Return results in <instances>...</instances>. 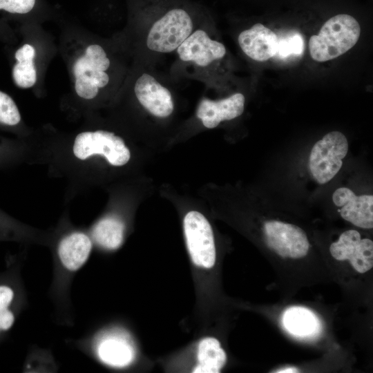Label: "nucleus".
Instances as JSON below:
<instances>
[{"instance_id": "nucleus-1", "label": "nucleus", "mask_w": 373, "mask_h": 373, "mask_svg": "<svg viewBox=\"0 0 373 373\" xmlns=\"http://www.w3.org/2000/svg\"><path fill=\"white\" fill-rule=\"evenodd\" d=\"M360 34L355 18L347 14L335 15L323 24L318 35L310 37V55L320 62L334 59L354 47Z\"/></svg>"}, {"instance_id": "nucleus-2", "label": "nucleus", "mask_w": 373, "mask_h": 373, "mask_svg": "<svg viewBox=\"0 0 373 373\" xmlns=\"http://www.w3.org/2000/svg\"><path fill=\"white\" fill-rule=\"evenodd\" d=\"M193 30V18L186 10L171 9L157 18L149 28L146 48L157 53L173 52Z\"/></svg>"}, {"instance_id": "nucleus-3", "label": "nucleus", "mask_w": 373, "mask_h": 373, "mask_svg": "<svg viewBox=\"0 0 373 373\" xmlns=\"http://www.w3.org/2000/svg\"><path fill=\"white\" fill-rule=\"evenodd\" d=\"M348 152V141L340 131H331L313 146L309 169L314 179L324 184L333 179L343 165Z\"/></svg>"}, {"instance_id": "nucleus-4", "label": "nucleus", "mask_w": 373, "mask_h": 373, "mask_svg": "<svg viewBox=\"0 0 373 373\" xmlns=\"http://www.w3.org/2000/svg\"><path fill=\"white\" fill-rule=\"evenodd\" d=\"M183 229L193 265L201 269H211L216 263V251L213 229L207 219L198 211H189L184 218Z\"/></svg>"}, {"instance_id": "nucleus-5", "label": "nucleus", "mask_w": 373, "mask_h": 373, "mask_svg": "<svg viewBox=\"0 0 373 373\" xmlns=\"http://www.w3.org/2000/svg\"><path fill=\"white\" fill-rule=\"evenodd\" d=\"M73 153L80 160L101 155L111 164L117 166L126 164L131 157L130 151L120 137L102 130L86 131L77 135L73 145Z\"/></svg>"}, {"instance_id": "nucleus-6", "label": "nucleus", "mask_w": 373, "mask_h": 373, "mask_svg": "<svg viewBox=\"0 0 373 373\" xmlns=\"http://www.w3.org/2000/svg\"><path fill=\"white\" fill-rule=\"evenodd\" d=\"M263 233L267 247L283 258H300L309 249L305 232L295 224L269 220L264 224Z\"/></svg>"}, {"instance_id": "nucleus-7", "label": "nucleus", "mask_w": 373, "mask_h": 373, "mask_svg": "<svg viewBox=\"0 0 373 373\" xmlns=\"http://www.w3.org/2000/svg\"><path fill=\"white\" fill-rule=\"evenodd\" d=\"M175 51L182 61L204 69L223 58L226 48L213 39L206 30L198 28L194 29Z\"/></svg>"}, {"instance_id": "nucleus-8", "label": "nucleus", "mask_w": 373, "mask_h": 373, "mask_svg": "<svg viewBox=\"0 0 373 373\" xmlns=\"http://www.w3.org/2000/svg\"><path fill=\"white\" fill-rule=\"evenodd\" d=\"M329 251L337 260H349L352 267L361 274L373 267V242L361 238L356 230L343 232L337 241L331 244Z\"/></svg>"}, {"instance_id": "nucleus-9", "label": "nucleus", "mask_w": 373, "mask_h": 373, "mask_svg": "<svg viewBox=\"0 0 373 373\" xmlns=\"http://www.w3.org/2000/svg\"><path fill=\"white\" fill-rule=\"evenodd\" d=\"M134 92L140 104L152 115L166 118L173 112L171 91L151 74L142 73L136 79Z\"/></svg>"}, {"instance_id": "nucleus-10", "label": "nucleus", "mask_w": 373, "mask_h": 373, "mask_svg": "<svg viewBox=\"0 0 373 373\" xmlns=\"http://www.w3.org/2000/svg\"><path fill=\"white\" fill-rule=\"evenodd\" d=\"M332 200L344 220L362 229L373 227L372 195H356L350 189L340 187L334 192Z\"/></svg>"}, {"instance_id": "nucleus-11", "label": "nucleus", "mask_w": 373, "mask_h": 373, "mask_svg": "<svg viewBox=\"0 0 373 373\" xmlns=\"http://www.w3.org/2000/svg\"><path fill=\"white\" fill-rule=\"evenodd\" d=\"M245 102V96L240 93L218 100L203 98L198 104L196 115L206 128H213L223 121L241 115Z\"/></svg>"}, {"instance_id": "nucleus-12", "label": "nucleus", "mask_w": 373, "mask_h": 373, "mask_svg": "<svg viewBox=\"0 0 373 373\" xmlns=\"http://www.w3.org/2000/svg\"><path fill=\"white\" fill-rule=\"evenodd\" d=\"M238 42L249 58L265 61L276 55L278 37L262 23H256L240 33Z\"/></svg>"}, {"instance_id": "nucleus-13", "label": "nucleus", "mask_w": 373, "mask_h": 373, "mask_svg": "<svg viewBox=\"0 0 373 373\" xmlns=\"http://www.w3.org/2000/svg\"><path fill=\"white\" fill-rule=\"evenodd\" d=\"M284 327L288 332L299 338L314 337L321 331V323L310 309L294 306L285 311L282 318Z\"/></svg>"}, {"instance_id": "nucleus-14", "label": "nucleus", "mask_w": 373, "mask_h": 373, "mask_svg": "<svg viewBox=\"0 0 373 373\" xmlns=\"http://www.w3.org/2000/svg\"><path fill=\"white\" fill-rule=\"evenodd\" d=\"M92 248V242L86 234L73 233L64 238L59 243L58 254L64 266L76 271L86 261Z\"/></svg>"}, {"instance_id": "nucleus-15", "label": "nucleus", "mask_w": 373, "mask_h": 373, "mask_svg": "<svg viewBox=\"0 0 373 373\" xmlns=\"http://www.w3.org/2000/svg\"><path fill=\"white\" fill-rule=\"evenodd\" d=\"M197 363L193 373H218L227 362V354L220 341L213 337L202 338L198 345Z\"/></svg>"}, {"instance_id": "nucleus-16", "label": "nucleus", "mask_w": 373, "mask_h": 373, "mask_svg": "<svg viewBox=\"0 0 373 373\" xmlns=\"http://www.w3.org/2000/svg\"><path fill=\"white\" fill-rule=\"evenodd\" d=\"M97 354L104 363L114 367L128 365L135 358V350L130 343L118 336H108L102 341Z\"/></svg>"}, {"instance_id": "nucleus-17", "label": "nucleus", "mask_w": 373, "mask_h": 373, "mask_svg": "<svg viewBox=\"0 0 373 373\" xmlns=\"http://www.w3.org/2000/svg\"><path fill=\"white\" fill-rule=\"evenodd\" d=\"M35 50L30 44H24L15 55L17 63L12 68L15 84L21 88L32 87L37 81V71L33 62Z\"/></svg>"}, {"instance_id": "nucleus-18", "label": "nucleus", "mask_w": 373, "mask_h": 373, "mask_svg": "<svg viewBox=\"0 0 373 373\" xmlns=\"http://www.w3.org/2000/svg\"><path fill=\"white\" fill-rule=\"evenodd\" d=\"M124 224L115 217L108 216L100 220L93 229V238L100 246L108 249H116L124 240Z\"/></svg>"}, {"instance_id": "nucleus-19", "label": "nucleus", "mask_w": 373, "mask_h": 373, "mask_svg": "<svg viewBox=\"0 0 373 373\" xmlns=\"http://www.w3.org/2000/svg\"><path fill=\"white\" fill-rule=\"evenodd\" d=\"M75 77L84 75L93 82L98 88L105 87L109 82V76L106 71L92 66L87 57L83 55L75 62L73 67Z\"/></svg>"}, {"instance_id": "nucleus-20", "label": "nucleus", "mask_w": 373, "mask_h": 373, "mask_svg": "<svg viewBox=\"0 0 373 373\" xmlns=\"http://www.w3.org/2000/svg\"><path fill=\"white\" fill-rule=\"evenodd\" d=\"M304 47L302 35L296 32H291L278 37V50L274 57L286 59L291 55L299 56L303 52Z\"/></svg>"}, {"instance_id": "nucleus-21", "label": "nucleus", "mask_w": 373, "mask_h": 373, "mask_svg": "<svg viewBox=\"0 0 373 373\" xmlns=\"http://www.w3.org/2000/svg\"><path fill=\"white\" fill-rule=\"evenodd\" d=\"M21 120L18 108L12 99L0 90V122L14 126Z\"/></svg>"}, {"instance_id": "nucleus-22", "label": "nucleus", "mask_w": 373, "mask_h": 373, "mask_svg": "<svg viewBox=\"0 0 373 373\" xmlns=\"http://www.w3.org/2000/svg\"><path fill=\"white\" fill-rule=\"evenodd\" d=\"M84 55L93 68L103 71H106L109 68L111 61L101 46L97 44L88 46Z\"/></svg>"}, {"instance_id": "nucleus-23", "label": "nucleus", "mask_w": 373, "mask_h": 373, "mask_svg": "<svg viewBox=\"0 0 373 373\" xmlns=\"http://www.w3.org/2000/svg\"><path fill=\"white\" fill-rule=\"evenodd\" d=\"M37 4V0H0V10L10 14L26 15L31 12Z\"/></svg>"}, {"instance_id": "nucleus-24", "label": "nucleus", "mask_w": 373, "mask_h": 373, "mask_svg": "<svg viewBox=\"0 0 373 373\" xmlns=\"http://www.w3.org/2000/svg\"><path fill=\"white\" fill-rule=\"evenodd\" d=\"M75 88L77 94L82 98L93 99L98 94L99 88L88 78L84 75L75 77Z\"/></svg>"}, {"instance_id": "nucleus-25", "label": "nucleus", "mask_w": 373, "mask_h": 373, "mask_svg": "<svg viewBox=\"0 0 373 373\" xmlns=\"http://www.w3.org/2000/svg\"><path fill=\"white\" fill-rule=\"evenodd\" d=\"M12 290L6 286H0V310L6 309L13 298Z\"/></svg>"}, {"instance_id": "nucleus-26", "label": "nucleus", "mask_w": 373, "mask_h": 373, "mask_svg": "<svg viewBox=\"0 0 373 373\" xmlns=\"http://www.w3.org/2000/svg\"><path fill=\"white\" fill-rule=\"evenodd\" d=\"M13 314L6 309L0 310V329H8L14 323Z\"/></svg>"}, {"instance_id": "nucleus-27", "label": "nucleus", "mask_w": 373, "mask_h": 373, "mask_svg": "<svg viewBox=\"0 0 373 373\" xmlns=\"http://www.w3.org/2000/svg\"><path fill=\"white\" fill-rule=\"evenodd\" d=\"M299 372V370L294 367H285V368H283V369H280L278 371H276V372Z\"/></svg>"}]
</instances>
